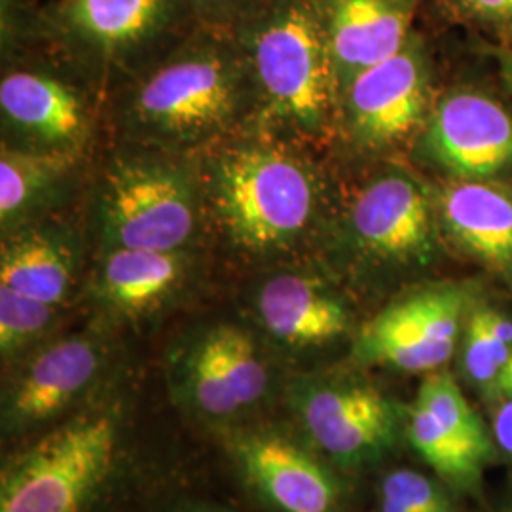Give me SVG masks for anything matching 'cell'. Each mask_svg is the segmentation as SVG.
Masks as SVG:
<instances>
[{
    "label": "cell",
    "mask_w": 512,
    "mask_h": 512,
    "mask_svg": "<svg viewBox=\"0 0 512 512\" xmlns=\"http://www.w3.org/2000/svg\"><path fill=\"white\" fill-rule=\"evenodd\" d=\"M67 308L46 304L0 285V355L2 361H21L55 336Z\"/></svg>",
    "instance_id": "22"
},
{
    "label": "cell",
    "mask_w": 512,
    "mask_h": 512,
    "mask_svg": "<svg viewBox=\"0 0 512 512\" xmlns=\"http://www.w3.org/2000/svg\"><path fill=\"white\" fill-rule=\"evenodd\" d=\"M293 401L317 448L342 463L372 458L395 437V410L372 385L308 380L294 384Z\"/></svg>",
    "instance_id": "17"
},
{
    "label": "cell",
    "mask_w": 512,
    "mask_h": 512,
    "mask_svg": "<svg viewBox=\"0 0 512 512\" xmlns=\"http://www.w3.org/2000/svg\"><path fill=\"white\" fill-rule=\"evenodd\" d=\"M253 122V84L238 40L203 25L112 93L105 107L109 143L177 154H200Z\"/></svg>",
    "instance_id": "2"
},
{
    "label": "cell",
    "mask_w": 512,
    "mask_h": 512,
    "mask_svg": "<svg viewBox=\"0 0 512 512\" xmlns=\"http://www.w3.org/2000/svg\"><path fill=\"white\" fill-rule=\"evenodd\" d=\"M494 435L497 444L512 456V397H507L495 412Z\"/></svg>",
    "instance_id": "29"
},
{
    "label": "cell",
    "mask_w": 512,
    "mask_h": 512,
    "mask_svg": "<svg viewBox=\"0 0 512 512\" xmlns=\"http://www.w3.org/2000/svg\"><path fill=\"white\" fill-rule=\"evenodd\" d=\"M232 33L253 84V129L330 156L338 86L317 0H270Z\"/></svg>",
    "instance_id": "4"
},
{
    "label": "cell",
    "mask_w": 512,
    "mask_h": 512,
    "mask_svg": "<svg viewBox=\"0 0 512 512\" xmlns=\"http://www.w3.org/2000/svg\"><path fill=\"white\" fill-rule=\"evenodd\" d=\"M427 0H317L338 99L370 67L397 54L418 29Z\"/></svg>",
    "instance_id": "18"
},
{
    "label": "cell",
    "mask_w": 512,
    "mask_h": 512,
    "mask_svg": "<svg viewBox=\"0 0 512 512\" xmlns=\"http://www.w3.org/2000/svg\"><path fill=\"white\" fill-rule=\"evenodd\" d=\"M196 156L211 258L251 274L323 258L342 198L327 154L251 128Z\"/></svg>",
    "instance_id": "1"
},
{
    "label": "cell",
    "mask_w": 512,
    "mask_h": 512,
    "mask_svg": "<svg viewBox=\"0 0 512 512\" xmlns=\"http://www.w3.org/2000/svg\"><path fill=\"white\" fill-rule=\"evenodd\" d=\"M463 287L427 285L391 300L355 336L353 357L404 372H435L450 361L463 321Z\"/></svg>",
    "instance_id": "12"
},
{
    "label": "cell",
    "mask_w": 512,
    "mask_h": 512,
    "mask_svg": "<svg viewBox=\"0 0 512 512\" xmlns=\"http://www.w3.org/2000/svg\"><path fill=\"white\" fill-rule=\"evenodd\" d=\"M435 198L444 241L492 268L512 270V184L444 181Z\"/></svg>",
    "instance_id": "21"
},
{
    "label": "cell",
    "mask_w": 512,
    "mask_h": 512,
    "mask_svg": "<svg viewBox=\"0 0 512 512\" xmlns=\"http://www.w3.org/2000/svg\"><path fill=\"white\" fill-rule=\"evenodd\" d=\"M435 59L420 29L395 55L359 74L338 99L336 145L368 162L412 152L435 97Z\"/></svg>",
    "instance_id": "9"
},
{
    "label": "cell",
    "mask_w": 512,
    "mask_h": 512,
    "mask_svg": "<svg viewBox=\"0 0 512 512\" xmlns=\"http://www.w3.org/2000/svg\"><path fill=\"white\" fill-rule=\"evenodd\" d=\"M84 207L0 236V285L67 308L92 262Z\"/></svg>",
    "instance_id": "16"
},
{
    "label": "cell",
    "mask_w": 512,
    "mask_h": 512,
    "mask_svg": "<svg viewBox=\"0 0 512 512\" xmlns=\"http://www.w3.org/2000/svg\"><path fill=\"white\" fill-rule=\"evenodd\" d=\"M446 25H458L495 44L512 46V0H427Z\"/></svg>",
    "instance_id": "25"
},
{
    "label": "cell",
    "mask_w": 512,
    "mask_h": 512,
    "mask_svg": "<svg viewBox=\"0 0 512 512\" xmlns=\"http://www.w3.org/2000/svg\"><path fill=\"white\" fill-rule=\"evenodd\" d=\"M490 389L499 393V395H503V397H512V353L507 365L501 370L497 382Z\"/></svg>",
    "instance_id": "30"
},
{
    "label": "cell",
    "mask_w": 512,
    "mask_h": 512,
    "mask_svg": "<svg viewBox=\"0 0 512 512\" xmlns=\"http://www.w3.org/2000/svg\"><path fill=\"white\" fill-rule=\"evenodd\" d=\"M327 270L321 260H313L255 274L247 302L253 329L266 346L302 355L349 336L351 310Z\"/></svg>",
    "instance_id": "11"
},
{
    "label": "cell",
    "mask_w": 512,
    "mask_h": 512,
    "mask_svg": "<svg viewBox=\"0 0 512 512\" xmlns=\"http://www.w3.org/2000/svg\"><path fill=\"white\" fill-rule=\"evenodd\" d=\"M18 2H27V4H31V2H33V0H18Z\"/></svg>",
    "instance_id": "32"
},
{
    "label": "cell",
    "mask_w": 512,
    "mask_h": 512,
    "mask_svg": "<svg viewBox=\"0 0 512 512\" xmlns=\"http://www.w3.org/2000/svg\"><path fill=\"white\" fill-rule=\"evenodd\" d=\"M196 25L234 31L270 0H186Z\"/></svg>",
    "instance_id": "28"
},
{
    "label": "cell",
    "mask_w": 512,
    "mask_h": 512,
    "mask_svg": "<svg viewBox=\"0 0 512 512\" xmlns=\"http://www.w3.org/2000/svg\"><path fill=\"white\" fill-rule=\"evenodd\" d=\"M109 359V338L101 329L54 336L18 361L4 404L6 425L29 429L57 418L97 384Z\"/></svg>",
    "instance_id": "15"
},
{
    "label": "cell",
    "mask_w": 512,
    "mask_h": 512,
    "mask_svg": "<svg viewBox=\"0 0 512 512\" xmlns=\"http://www.w3.org/2000/svg\"><path fill=\"white\" fill-rule=\"evenodd\" d=\"M200 512H220V511H200Z\"/></svg>",
    "instance_id": "33"
},
{
    "label": "cell",
    "mask_w": 512,
    "mask_h": 512,
    "mask_svg": "<svg viewBox=\"0 0 512 512\" xmlns=\"http://www.w3.org/2000/svg\"><path fill=\"white\" fill-rule=\"evenodd\" d=\"M120 418L90 408L8 459L0 476V512H90L114 473Z\"/></svg>",
    "instance_id": "8"
},
{
    "label": "cell",
    "mask_w": 512,
    "mask_h": 512,
    "mask_svg": "<svg viewBox=\"0 0 512 512\" xmlns=\"http://www.w3.org/2000/svg\"><path fill=\"white\" fill-rule=\"evenodd\" d=\"M499 52V65H501V76L512 93V46H505V48H497Z\"/></svg>",
    "instance_id": "31"
},
{
    "label": "cell",
    "mask_w": 512,
    "mask_h": 512,
    "mask_svg": "<svg viewBox=\"0 0 512 512\" xmlns=\"http://www.w3.org/2000/svg\"><path fill=\"white\" fill-rule=\"evenodd\" d=\"M511 353V344H507L492 327L488 310H476L467 323L463 346V368L467 376L475 384L492 387L507 365Z\"/></svg>",
    "instance_id": "26"
},
{
    "label": "cell",
    "mask_w": 512,
    "mask_h": 512,
    "mask_svg": "<svg viewBox=\"0 0 512 512\" xmlns=\"http://www.w3.org/2000/svg\"><path fill=\"white\" fill-rule=\"evenodd\" d=\"M418 403L423 404L456 439L461 440L476 458L484 461L490 456L492 448L486 427L452 376L431 372L421 382Z\"/></svg>",
    "instance_id": "23"
},
{
    "label": "cell",
    "mask_w": 512,
    "mask_h": 512,
    "mask_svg": "<svg viewBox=\"0 0 512 512\" xmlns=\"http://www.w3.org/2000/svg\"><path fill=\"white\" fill-rule=\"evenodd\" d=\"M410 154L446 181L497 179L512 169V114L475 88L444 93Z\"/></svg>",
    "instance_id": "13"
},
{
    "label": "cell",
    "mask_w": 512,
    "mask_h": 512,
    "mask_svg": "<svg viewBox=\"0 0 512 512\" xmlns=\"http://www.w3.org/2000/svg\"><path fill=\"white\" fill-rule=\"evenodd\" d=\"M105 101L37 46L2 44L0 147L42 156L95 160Z\"/></svg>",
    "instance_id": "7"
},
{
    "label": "cell",
    "mask_w": 512,
    "mask_h": 512,
    "mask_svg": "<svg viewBox=\"0 0 512 512\" xmlns=\"http://www.w3.org/2000/svg\"><path fill=\"white\" fill-rule=\"evenodd\" d=\"M408 439L421 458L450 480H467L482 465V459L476 458L418 401L408 416Z\"/></svg>",
    "instance_id": "24"
},
{
    "label": "cell",
    "mask_w": 512,
    "mask_h": 512,
    "mask_svg": "<svg viewBox=\"0 0 512 512\" xmlns=\"http://www.w3.org/2000/svg\"><path fill=\"white\" fill-rule=\"evenodd\" d=\"M239 469L277 512H334L338 486L323 463L274 431H247L232 444Z\"/></svg>",
    "instance_id": "19"
},
{
    "label": "cell",
    "mask_w": 512,
    "mask_h": 512,
    "mask_svg": "<svg viewBox=\"0 0 512 512\" xmlns=\"http://www.w3.org/2000/svg\"><path fill=\"white\" fill-rule=\"evenodd\" d=\"M412 512H452L450 501L429 476L416 471H393L382 482V495Z\"/></svg>",
    "instance_id": "27"
},
{
    "label": "cell",
    "mask_w": 512,
    "mask_h": 512,
    "mask_svg": "<svg viewBox=\"0 0 512 512\" xmlns=\"http://www.w3.org/2000/svg\"><path fill=\"white\" fill-rule=\"evenodd\" d=\"M211 262L207 249L93 253L86 289L107 319L141 323L175 306Z\"/></svg>",
    "instance_id": "14"
},
{
    "label": "cell",
    "mask_w": 512,
    "mask_h": 512,
    "mask_svg": "<svg viewBox=\"0 0 512 512\" xmlns=\"http://www.w3.org/2000/svg\"><path fill=\"white\" fill-rule=\"evenodd\" d=\"M92 253L205 249L196 154L109 143L84 200Z\"/></svg>",
    "instance_id": "5"
},
{
    "label": "cell",
    "mask_w": 512,
    "mask_h": 512,
    "mask_svg": "<svg viewBox=\"0 0 512 512\" xmlns=\"http://www.w3.org/2000/svg\"><path fill=\"white\" fill-rule=\"evenodd\" d=\"M171 365L184 397L211 418L251 408L272 382L266 342L251 325L236 321H213L192 330Z\"/></svg>",
    "instance_id": "10"
},
{
    "label": "cell",
    "mask_w": 512,
    "mask_h": 512,
    "mask_svg": "<svg viewBox=\"0 0 512 512\" xmlns=\"http://www.w3.org/2000/svg\"><path fill=\"white\" fill-rule=\"evenodd\" d=\"M435 188L395 162H380L361 183L342 184L325 266L406 272L433 264L442 249Z\"/></svg>",
    "instance_id": "6"
},
{
    "label": "cell",
    "mask_w": 512,
    "mask_h": 512,
    "mask_svg": "<svg viewBox=\"0 0 512 512\" xmlns=\"http://www.w3.org/2000/svg\"><path fill=\"white\" fill-rule=\"evenodd\" d=\"M194 27L186 0H2V44L44 50L86 80L105 107Z\"/></svg>",
    "instance_id": "3"
},
{
    "label": "cell",
    "mask_w": 512,
    "mask_h": 512,
    "mask_svg": "<svg viewBox=\"0 0 512 512\" xmlns=\"http://www.w3.org/2000/svg\"><path fill=\"white\" fill-rule=\"evenodd\" d=\"M93 162L0 147V236L82 209Z\"/></svg>",
    "instance_id": "20"
}]
</instances>
